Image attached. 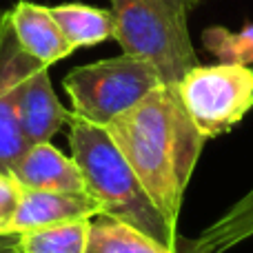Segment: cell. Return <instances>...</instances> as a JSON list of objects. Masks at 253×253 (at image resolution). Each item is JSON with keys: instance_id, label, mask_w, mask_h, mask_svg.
I'll list each match as a JSON object with an SVG mask.
<instances>
[{"instance_id": "cell-1", "label": "cell", "mask_w": 253, "mask_h": 253, "mask_svg": "<svg viewBox=\"0 0 253 253\" xmlns=\"http://www.w3.org/2000/svg\"><path fill=\"white\" fill-rule=\"evenodd\" d=\"M105 129L153 205L178 227L184 191L207 142L189 118L178 87L160 84Z\"/></svg>"}, {"instance_id": "cell-2", "label": "cell", "mask_w": 253, "mask_h": 253, "mask_svg": "<svg viewBox=\"0 0 253 253\" xmlns=\"http://www.w3.org/2000/svg\"><path fill=\"white\" fill-rule=\"evenodd\" d=\"M71 156L84 178V189L100 202L102 215L133 224L169 249L178 245V231L160 213L135 171L105 126L91 125L71 114L69 118Z\"/></svg>"}, {"instance_id": "cell-3", "label": "cell", "mask_w": 253, "mask_h": 253, "mask_svg": "<svg viewBox=\"0 0 253 253\" xmlns=\"http://www.w3.org/2000/svg\"><path fill=\"white\" fill-rule=\"evenodd\" d=\"M116 31L123 53L149 60L162 83L178 87L193 69L198 56L189 38L187 20L160 0H111Z\"/></svg>"}, {"instance_id": "cell-4", "label": "cell", "mask_w": 253, "mask_h": 253, "mask_svg": "<svg viewBox=\"0 0 253 253\" xmlns=\"http://www.w3.org/2000/svg\"><path fill=\"white\" fill-rule=\"evenodd\" d=\"M62 84L74 107L71 114L91 125L107 126L165 83L149 60L123 53L76 67L65 76Z\"/></svg>"}, {"instance_id": "cell-5", "label": "cell", "mask_w": 253, "mask_h": 253, "mask_svg": "<svg viewBox=\"0 0 253 253\" xmlns=\"http://www.w3.org/2000/svg\"><path fill=\"white\" fill-rule=\"evenodd\" d=\"M178 96L202 138L224 135L253 109V67L196 65L178 83Z\"/></svg>"}, {"instance_id": "cell-6", "label": "cell", "mask_w": 253, "mask_h": 253, "mask_svg": "<svg viewBox=\"0 0 253 253\" xmlns=\"http://www.w3.org/2000/svg\"><path fill=\"white\" fill-rule=\"evenodd\" d=\"M36 67H40V62L20 47L13 34L9 11H0V171L2 173H9L11 167L29 149L18 116V93L22 80Z\"/></svg>"}, {"instance_id": "cell-7", "label": "cell", "mask_w": 253, "mask_h": 253, "mask_svg": "<svg viewBox=\"0 0 253 253\" xmlns=\"http://www.w3.org/2000/svg\"><path fill=\"white\" fill-rule=\"evenodd\" d=\"M102 215V207L89 191H47L22 189L18 209L7 229V236L80 218Z\"/></svg>"}, {"instance_id": "cell-8", "label": "cell", "mask_w": 253, "mask_h": 253, "mask_svg": "<svg viewBox=\"0 0 253 253\" xmlns=\"http://www.w3.org/2000/svg\"><path fill=\"white\" fill-rule=\"evenodd\" d=\"M18 116L25 140L31 144L51 142V138L69 123L71 114L58 100L51 87L49 67H36L20 84L18 93Z\"/></svg>"}, {"instance_id": "cell-9", "label": "cell", "mask_w": 253, "mask_h": 253, "mask_svg": "<svg viewBox=\"0 0 253 253\" xmlns=\"http://www.w3.org/2000/svg\"><path fill=\"white\" fill-rule=\"evenodd\" d=\"M9 18L20 47L40 65L51 67L76 51L58 27L49 7L20 0L9 11Z\"/></svg>"}, {"instance_id": "cell-10", "label": "cell", "mask_w": 253, "mask_h": 253, "mask_svg": "<svg viewBox=\"0 0 253 253\" xmlns=\"http://www.w3.org/2000/svg\"><path fill=\"white\" fill-rule=\"evenodd\" d=\"M9 173L22 189H47V191H87L84 178L74 156H65L51 142L31 144L25 156L11 167Z\"/></svg>"}, {"instance_id": "cell-11", "label": "cell", "mask_w": 253, "mask_h": 253, "mask_svg": "<svg viewBox=\"0 0 253 253\" xmlns=\"http://www.w3.org/2000/svg\"><path fill=\"white\" fill-rule=\"evenodd\" d=\"M49 9L74 49L93 47V44L114 38L116 22L111 9L91 7V4L83 2H65Z\"/></svg>"}, {"instance_id": "cell-12", "label": "cell", "mask_w": 253, "mask_h": 253, "mask_svg": "<svg viewBox=\"0 0 253 253\" xmlns=\"http://www.w3.org/2000/svg\"><path fill=\"white\" fill-rule=\"evenodd\" d=\"M249 238H253V187L191 242L200 253H224Z\"/></svg>"}, {"instance_id": "cell-13", "label": "cell", "mask_w": 253, "mask_h": 253, "mask_svg": "<svg viewBox=\"0 0 253 253\" xmlns=\"http://www.w3.org/2000/svg\"><path fill=\"white\" fill-rule=\"evenodd\" d=\"M87 253H175V249L153 240L129 222L111 215H96L91 220Z\"/></svg>"}, {"instance_id": "cell-14", "label": "cell", "mask_w": 253, "mask_h": 253, "mask_svg": "<svg viewBox=\"0 0 253 253\" xmlns=\"http://www.w3.org/2000/svg\"><path fill=\"white\" fill-rule=\"evenodd\" d=\"M93 218L69 220V222L40 227L16 233V253H87Z\"/></svg>"}, {"instance_id": "cell-15", "label": "cell", "mask_w": 253, "mask_h": 253, "mask_svg": "<svg viewBox=\"0 0 253 253\" xmlns=\"http://www.w3.org/2000/svg\"><path fill=\"white\" fill-rule=\"evenodd\" d=\"M202 44L218 62L227 65H253V22H247L240 31L227 27H209L202 31Z\"/></svg>"}, {"instance_id": "cell-16", "label": "cell", "mask_w": 253, "mask_h": 253, "mask_svg": "<svg viewBox=\"0 0 253 253\" xmlns=\"http://www.w3.org/2000/svg\"><path fill=\"white\" fill-rule=\"evenodd\" d=\"M22 196V187L11 173L0 171V236H7V229L18 209Z\"/></svg>"}, {"instance_id": "cell-17", "label": "cell", "mask_w": 253, "mask_h": 253, "mask_svg": "<svg viewBox=\"0 0 253 253\" xmlns=\"http://www.w3.org/2000/svg\"><path fill=\"white\" fill-rule=\"evenodd\" d=\"M160 2H165L169 9H173L175 13H178L180 18H184L187 20V16H189V9H187V4L182 2V0H160Z\"/></svg>"}, {"instance_id": "cell-18", "label": "cell", "mask_w": 253, "mask_h": 253, "mask_svg": "<svg viewBox=\"0 0 253 253\" xmlns=\"http://www.w3.org/2000/svg\"><path fill=\"white\" fill-rule=\"evenodd\" d=\"M13 242H16V236H0V253H16Z\"/></svg>"}, {"instance_id": "cell-19", "label": "cell", "mask_w": 253, "mask_h": 253, "mask_svg": "<svg viewBox=\"0 0 253 253\" xmlns=\"http://www.w3.org/2000/svg\"><path fill=\"white\" fill-rule=\"evenodd\" d=\"M175 253H200L193 249L191 240H184V238H178V245H175Z\"/></svg>"}]
</instances>
